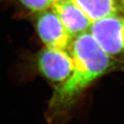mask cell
I'll return each instance as SVG.
<instances>
[{
    "label": "cell",
    "instance_id": "6da1fadb",
    "mask_svg": "<svg viewBox=\"0 0 124 124\" xmlns=\"http://www.w3.org/2000/svg\"><path fill=\"white\" fill-rule=\"evenodd\" d=\"M75 67L70 77L58 85L50 99L47 118L57 124L67 115L82 94L98 78L116 66L90 32L74 38L69 48Z\"/></svg>",
    "mask_w": 124,
    "mask_h": 124
},
{
    "label": "cell",
    "instance_id": "7a4b0ae2",
    "mask_svg": "<svg viewBox=\"0 0 124 124\" xmlns=\"http://www.w3.org/2000/svg\"><path fill=\"white\" fill-rule=\"evenodd\" d=\"M90 32L112 59L124 61V15L93 23Z\"/></svg>",
    "mask_w": 124,
    "mask_h": 124
},
{
    "label": "cell",
    "instance_id": "3957f363",
    "mask_svg": "<svg viewBox=\"0 0 124 124\" xmlns=\"http://www.w3.org/2000/svg\"><path fill=\"white\" fill-rule=\"evenodd\" d=\"M35 66L40 74L51 82L66 81L72 75L75 62L70 53L65 50L45 47L35 56Z\"/></svg>",
    "mask_w": 124,
    "mask_h": 124
},
{
    "label": "cell",
    "instance_id": "277c9868",
    "mask_svg": "<svg viewBox=\"0 0 124 124\" xmlns=\"http://www.w3.org/2000/svg\"><path fill=\"white\" fill-rule=\"evenodd\" d=\"M35 28L45 47L69 50L74 39L52 9L37 13Z\"/></svg>",
    "mask_w": 124,
    "mask_h": 124
},
{
    "label": "cell",
    "instance_id": "5b68a950",
    "mask_svg": "<svg viewBox=\"0 0 124 124\" xmlns=\"http://www.w3.org/2000/svg\"><path fill=\"white\" fill-rule=\"evenodd\" d=\"M51 9L73 38L90 31L93 22L72 0L54 2Z\"/></svg>",
    "mask_w": 124,
    "mask_h": 124
},
{
    "label": "cell",
    "instance_id": "8992f818",
    "mask_svg": "<svg viewBox=\"0 0 124 124\" xmlns=\"http://www.w3.org/2000/svg\"><path fill=\"white\" fill-rule=\"evenodd\" d=\"M93 23L104 18L124 15V4L119 0H72Z\"/></svg>",
    "mask_w": 124,
    "mask_h": 124
},
{
    "label": "cell",
    "instance_id": "52a82bcc",
    "mask_svg": "<svg viewBox=\"0 0 124 124\" xmlns=\"http://www.w3.org/2000/svg\"><path fill=\"white\" fill-rule=\"evenodd\" d=\"M23 8L31 13H38L51 8L53 0H15Z\"/></svg>",
    "mask_w": 124,
    "mask_h": 124
},
{
    "label": "cell",
    "instance_id": "ba28073f",
    "mask_svg": "<svg viewBox=\"0 0 124 124\" xmlns=\"http://www.w3.org/2000/svg\"><path fill=\"white\" fill-rule=\"evenodd\" d=\"M54 3V2H62V1H68V0H53Z\"/></svg>",
    "mask_w": 124,
    "mask_h": 124
},
{
    "label": "cell",
    "instance_id": "9c48e42d",
    "mask_svg": "<svg viewBox=\"0 0 124 124\" xmlns=\"http://www.w3.org/2000/svg\"><path fill=\"white\" fill-rule=\"evenodd\" d=\"M119 1H121V2H123V3H124V0H119Z\"/></svg>",
    "mask_w": 124,
    "mask_h": 124
}]
</instances>
